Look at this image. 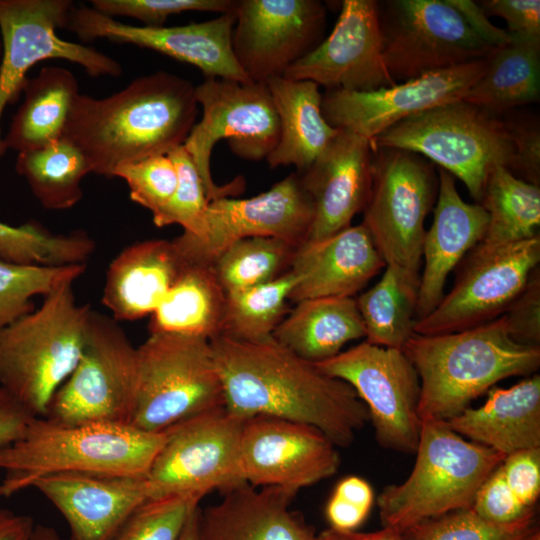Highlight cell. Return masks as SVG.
I'll return each mask as SVG.
<instances>
[{
	"label": "cell",
	"mask_w": 540,
	"mask_h": 540,
	"mask_svg": "<svg viewBox=\"0 0 540 540\" xmlns=\"http://www.w3.org/2000/svg\"><path fill=\"white\" fill-rule=\"evenodd\" d=\"M210 343L224 407L237 417L267 416L310 425L337 447L349 446L369 421L367 407L349 384L273 337L247 342L218 336Z\"/></svg>",
	"instance_id": "1"
},
{
	"label": "cell",
	"mask_w": 540,
	"mask_h": 540,
	"mask_svg": "<svg viewBox=\"0 0 540 540\" xmlns=\"http://www.w3.org/2000/svg\"><path fill=\"white\" fill-rule=\"evenodd\" d=\"M386 264L364 225L349 226L296 251L290 271L295 303L314 298L353 297Z\"/></svg>",
	"instance_id": "26"
},
{
	"label": "cell",
	"mask_w": 540,
	"mask_h": 540,
	"mask_svg": "<svg viewBox=\"0 0 540 540\" xmlns=\"http://www.w3.org/2000/svg\"><path fill=\"white\" fill-rule=\"evenodd\" d=\"M372 144L410 151L438 164L461 180L479 203L491 170L509 169L514 151L502 117L461 99L395 124Z\"/></svg>",
	"instance_id": "7"
},
{
	"label": "cell",
	"mask_w": 540,
	"mask_h": 540,
	"mask_svg": "<svg viewBox=\"0 0 540 540\" xmlns=\"http://www.w3.org/2000/svg\"><path fill=\"white\" fill-rule=\"evenodd\" d=\"M478 5L487 16H499L516 39L540 40L539 0H483Z\"/></svg>",
	"instance_id": "51"
},
{
	"label": "cell",
	"mask_w": 540,
	"mask_h": 540,
	"mask_svg": "<svg viewBox=\"0 0 540 540\" xmlns=\"http://www.w3.org/2000/svg\"><path fill=\"white\" fill-rule=\"evenodd\" d=\"M235 21V13H229L181 26H135L83 5L72 7L66 28L85 41L105 38L115 43L154 50L194 65L205 78L251 82L233 53Z\"/></svg>",
	"instance_id": "20"
},
{
	"label": "cell",
	"mask_w": 540,
	"mask_h": 540,
	"mask_svg": "<svg viewBox=\"0 0 540 540\" xmlns=\"http://www.w3.org/2000/svg\"><path fill=\"white\" fill-rule=\"evenodd\" d=\"M471 509L494 524H510L535 514V508L523 506L513 494L505 481L501 464L479 487Z\"/></svg>",
	"instance_id": "48"
},
{
	"label": "cell",
	"mask_w": 540,
	"mask_h": 540,
	"mask_svg": "<svg viewBox=\"0 0 540 540\" xmlns=\"http://www.w3.org/2000/svg\"><path fill=\"white\" fill-rule=\"evenodd\" d=\"M2 51H3V47H2V40H1V36H0V62H1V58H2Z\"/></svg>",
	"instance_id": "61"
},
{
	"label": "cell",
	"mask_w": 540,
	"mask_h": 540,
	"mask_svg": "<svg viewBox=\"0 0 540 540\" xmlns=\"http://www.w3.org/2000/svg\"><path fill=\"white\" fill-rule=\"evenodd\" d=\"M91 311L76 302L72 284H66L0 329V387L34 417L46 415L77 365Z\"/></svg>",
	"instance_id": "5"
},
{
	"label": "cell",
	"mask_w": 540,
	"mask_h": 540,
	"mask_svg": "<svg viewBox=\"0 0 540 540\" xmlns=\"http://www.w3.org/2000/svg\"><path fill=\"white\" fill-rule=\"evenodd\" d=\"M334 496L370 512L374 493L370 484L357 476H348L336 486Z\"/></svg>",
	"instance_id": "55"
},
{
	"label": "cell",
	"mask_w": 540,
	"mask_h": 540,
	"mask_svg": "<svg viewBox=\"0 0 540 540\" xmlns=\"http://www.w3.org/2000/svg\"><path fill=\"white\" fill-rule=\"evenodd\" d=\"M30 540H63L51 526L35 524Z\"/></svg>",
	"instance_id": "58"
},
{
	"label": "cell",
	"mask_w": 540,
	"mask_h": 540,
	"mask_svg": "<svg viewBox=\"0 0 540 540\" xmlns=\"http://www.w3.org/2000/svg\"><path fill=\"white\" fill-rule=\"evenodd\" d=\"M462 437L504 457L540 448V376L532 374L509 388L493 386L478 408L468 407L446 421Z\"/></svg>",
	"instance_id": "28"
},
{
	"label": "cell",
	"mask_w": 540,
	"mask_h": 540,
	"mask_svg": "<svg viewBox=\"0 0 540 540\" xmlns=\"http://www.w3.org/2000/svg\"><path fill=\"white\" fill-rule=\"evenodd\" d=\"M177 170V187L168 204L153 215L157 227L178 224L183 233L199 236L209 204L203 181L183 145L168 153Z\"/></svg>",
	"instance_id": "43"
},
{
	"label": "cell",
	"mask_w": 540,
	"mask_h": 540,
	"mask_svg": "<svg viewBox=\"0 0 540 540\" xmlns=\"http://www.w3.org/2000/svg\"><path fill=\"white\" fill-rule=\"evenodd\" d=\"M465 19L470 28L482 41L496 49L507 45L512 36L504 29L494 26L478 5L470 0H447Z\"/></svg>",
	"instance_id": "52"
},
{
	"label": "cell",
	"mask_w": 540,
	"mask_h": 540,
	"mask_svg": "<svg viewBox=\"0 0 540 540\" xmlns=\"http://www.w3.org/2000/svg\"><path fill=\"white\" fill-rule=\"evenodd\" d=\"M70 0H0V123L8 104L22 92L28 71L38 62L63 59L80 65L92 77H118L120 63L82 44L61 39L57 29L66 27ZM7 151L0 129V158Z\"/></svg>",
	"instance_id": "17"
},
{
	"label": "cell",
	"mask_w": 540,
	"mask_h": 540,
	"mask_svg": "<svg viewBox=\"0 0 540 540\" xmlns=\"http://www.w3.org/2000/svg\"><path fill=\"white\" fill-rule=\"evenodd\" d=\"M365 335L353 297H324L295 303L272 337L297 356L316 364L336 356L346 343Z\"/></svg>",
	"instance_id": "31"
},
{
	"label": "cell",
	"mask_w": 540,
	"mask_h": 540,
	"mask_svg": "<svg viewBox=\"0 0 540 540\" xmlns=\"http://www.w3.org/2000/svg\"><path fill=\"white\" fill-rule=\"evenodd\" d=\"M200 508L197 507L190 515L180 540H198V517Z\"/></svg>",
	"instance_id": "59"
},
{
	"label": "cell",
	"mask_w": 540,
	"mask_h": 540,
	"mask_svg": "<svg viewBox=\"0 0 540 540\" xmlns=\"http://www.w3.org/2000/svg\"><path fill=\"white\" fill-rule=\"evenodd\" d=\"M337 446L318 429L281 418L257 416L244 425L240 463L254 487L299 491L333 476L340 465Z\"/></svg>",
	"instance_id": "21"
},
{
	"label": "cell",
	"mask_w": 540,
	"mask_h": 540,
	"mask_svg": "<svg viewBox=\"0 0 540 540\" xmlns=\"http://www.w3.org/2000/svg\"><path fill=\"white\" fill-rule=\"evenodd\" d=\"M326 9L318 0H238L234 56L251 82L282 76L323 40Z\"/></svg>",
	"instance_id": "18"
},
{
	"label": "cell",
	"mask_w": 540,
	"mask_h": 540,
	"mask_svg": "<svg viewBox=\"0 0 540 540\" xmlns=\"http://www.w3.org/2000/svg\"><path fill=\"white\" fill-rule=\"evenodd\" d=\"M15 168L40 204L50 210L75 206L83 197L82 179L92 173L81 150L64 136L42 147L19 152Z\"/></svg>",
	"instance_id": "37"
},
{
	"label": "cell",
	"mask_w": 540,
	"mask_h": 540,
	"mask_svg": "<svg viewBox=\"0 0 540 540\" xmlns=\"http://www.w3.org/2000/svg\"><path fill=\"white\" fill-rule=\"evenodd\" d=\"M410 475L377 498L383 526L404 531L424 520L472 507L487 477L505 458L464 439L445 421L423 420Z\"/></svg>",
	"instance_id": "6"
},
{
	"label": "cell",
	"mask_w": 540,
	"mask_h": 540,
	"mask_svg": "<svg viewBox=\"0 0 540 540\" xmlns=\"http://www.w3.org/2000/svg\"><path fill=\"white\" fill-rule=\"evenodd\" d=\"M95 251L84 231L52 233L36 221L11 226L0 221V259L39 266L85 264Z\"/></svg>",
	"instance_id": "39"
},
{
	"label": "cell",
	"mask_w": 540,
	"mask_h": 540,
	"mask_svg": "<svg viewBox=\"0 0 540 540\" xmlns=\"http://www.w3.org/2000/svg\"><path fill=\"white\" fill-rule=\"evenodd\" d=\"M432 162L395 148H373L372 184L362 224L386 265L420 277L425 219L438 194Z\"/></svg>",
	"instance_id": "10"
},
{
	"label": "cell",
	"mask_w": 540,
	"mask_h": 540,
	"mask_svg": "<svg viewBox=\"0 0 540 540\" xmlns=\"http://www.w3.org/2000/svg\"><path fill=\"white\" fill-rule=\"evenodd\" d=\"M202 118L195 123L183 146L203 181L209 201L233 197L244 189V180L218 185L210 159L216 143L227 139L231 151L246 160H262L275 149L279 136L278 114L266 83L205 78L195 86Z\"/></svg>",
	"instance_id": "9"
},
{
	"label": "cell",
	"mask_w": 540,
	"mask_h": 540,
	"mask_svg": "<svg viewBox=\"0 0 540 540\" xmlns=\"http://www.w3.org/2000/svg\"><path fill=\"white\" fill-rule=\"evenodd\" d=\"M85 269V264L39 266L0 259V329L33 311L35 296L73 284Z\"/></svg>",
	"instance_id": "41"
},
{
	"label": "cell",
	"mask_w": 540,
	"mask_h": 540,
	"mask_svg": "<svg viewBox=\"0 0 540 540\" xmlns=\"http://www.w3.org/2000/svg\"><path fill=\"white\" fill-rule=\"evenodd\" d=\"M246 419L220 407L165 430V440L146 477L149 500L185 496L201 500L246 484L240 442Z\"/></svg>",
	"instance_id": "12"
},
{
	"label": "cell",
	"mask_w": 540,
	"mask_h": 540,
	"mask_svg": "<svg viewBox=\"0 0 540 540\" xmlns=\"http://www.w3.org/2000/svg\"><path fill=\"white\" fill-rule=\"evenodd\" d=\"M369 512L334 495L326 506V517L330 528L339 531H354L367 518Z\"/></svg>",
	"instance_id": "54"
},
{
	"label": "cell",
	"mask_w": 540,
	"mask_h": 540,
	"mask_svg": "<svg viewBox=\"0 0 540 540\" xmlns=\"http://www.w3.org/2000/svg\"><path fill=\"white\" fill-rule=\"evenodd\" d=\"M37 489L63 515L70 540H113L149 500L144 477L65 472L42 477Z\"/></svg>",
	"instance_id": "24"
},
{
	"label": "cell",
	"mask_w": 540,
	"mask_h": 540,
	"mask_svg": "<svg viewBox=\"0 0 540 540\" xmlns=\"http://www.w3.org/2000/svg\"><path fill=\"white\" fill-rule=\"evenodd\" d=\"M34 416L0 387V446L19 439Z\"/></svg>",
	"instance_id": "53"
},
{
	"label": "cell",
	"mask_w": 540,
	"mask_h": 540,
	"mask_svg": "<svg viewBox=\"0 0 540 540\" xmlns=\"http://www.w3.org/2000/svg\"><path fill=\"white\" fill-rule=\"evenodd\" d=\"M316 366L353 388L382 448L415 453L422 425L420 379L403 350L364 341Z\"/></svg>",
	"instance_id": "14"
},
{
	"label": "cell",
	"mask_w": 540,
	"mask_h": 540,
	"mask_svg": "<svg viewBox=\"0 0 540 540\" xmlns=\"http://www.w3.org/2000/svg\"><path fill=\"white\" fill-rule=\"evenodd\" d=\"M297 491L248 483L199 510L198 540H315L314 529L291 509Z\"/></svg>",
	"instance_id": "27"
},
{
	"label": "cell",
	"mask_w": 540,
	"mask_h": 540,
	"mask_svg": "<svg viewBox=\"0 0 540 540\" xmlns=\"http://www.w3.org/2000/svg\"><path fill=\"white\" fill-rule=\"evenodd\" d=\"M488 224L479 248L491 249L538 235L540 187L526 182L503 166L491 170L479 203Z\"/></svg>",
	"instance_id": "36"
},
{
	"label": "cell",
	"mask_w": 540,
	"mask_h": 540,
	"mask_svg": "<svg viewBox=\"0 0 540 540\" xmlns=\"http://www.w3.org/2000/svg\"><path fill=\"white\" fill-rule=\"evenodd\" d=\"M22 92L23 102L3 138L6 148L18 153L63 137L72 105L80 93L75 75L59 66L43 67L35 77L27 78Z\"/></svg>",
	"instance_id": "33"
},
{
	"label": "cell",
	"mask_w": 540,
	"mask_h": 540,
	"mask_svg": "<svg viewBox=\"0 0 540 540\" xmlns=\"http://www.w3.org/2000/svg\"><path fill=\"white\" fill-rule=\"evenodd\" d=\"M540 94V40L512 37L487 58L483 76L461 100L501 117L536 102Z\"/></svg>",
	"instance_id": "34"
},
{
	"label": "cell",
	"mask_w": 540,
	"mask_h": 540,
	"mask_svg": "<svg viewBox=\"0 0 540 540\" xmlns=\"http://www.w3.org/2000/svg\"><path fill=\"white\" fill-rule=\"evenodd\" d=\"M315 540H403L402 531L395 527L383 526L381 530L369 533L339 531L328 528L316 535Z\"/></svg>",
	"instance_id": "57"
},
{
	"label": "cell",
	"mask_w": 540,
	"mask_h": 540,
	"mask_svg": "<svg viewBox=\"0 0 540 540\" xmlns=\"http://www.w3.org/2000/svg\"><path fill=\"white\" fill-rule=\"evenodd\" d=\"M114 177L126 181L131 200L150 210L152 216L168 204L178 181L175 164L168 154L123 165Z\"/></svg>",
	"instance_id": "45"
},
{
	"label": "cell",
	"mask_w": 540,
	"mask_h": 540,
	"mask_svg": "<svg viewBox=\"0 0 540 540\" xmlns=\"http://www.w3.org/2000/svg\"><path fill=\"white\" fill-rule=\"evenodd\" d=\"M223 406V385L210 340L156 332L149 333L137 347L130 425L161 433L181 421Z\"/></svg>",
	"instance_id": "8"
},
{
	"label": "cell",
	"mask_w": 540,
	"mask_h": 540,
	"mask_svg": "<svg viewBox=\"0 0 540 540\" xmlns=\"http://www.w3.org/2000/svg\"><path fill=\"white\" fill-rule=\"evenodd\" d=\"M372 155L371 140L339 129L311 166L297 173L314 209L306 242L348 228L354 216L363 211L372 184Z\"/></svg>",
	"instance_id": "23"
},
{
	"label": "cell",
	"mask_w": 540,
	"mask_h": 540,
	"mask_svg": "<svg viewBox=\"0 0 540 540\" xmlns=\"http://www.w3.org/2000/svg\"><path fill=\"white\" fill-rule=\"evenodd\" d=\"M486 68L481 59L372 91L326 90L322 114L332 127L373 141L411 116L460 100Z\"/></svg>",
	"instance_id": "19"
},
{
	"label": "cell",
	"mask_w": 540,
	"mask_h": 540,
	"mask_svg": "<svg viewBox=\"0 0 540 540\" xmlns=\"http://www.w3.org/2000/svg\"><path fill=\"white\" fill-rule=\"evenodd\" d=\"M402 350L420 379L421 421L446 422L499 381L540 366V347L515 341L504 315L458 332L415 333Z\"/></svg>",
	"instance_id": "3"
},
{
	"label": "cell",
	"mask_w": 540,
	"mask_h": 540,
	"mask_svg": "<svg viewBox=\"0 0 540 540\" xmlns=\"http://www.w3.org/2000/svg\"><path fill=\"white\" fill-rule=\"evenodd\" d=\"M540 236L491 249L475 246L461 261L453 287L417 320L420 335L458 332L503 315L539 267Z\"/></svg>",
	"instance_id": "16"
},
{
	"label": "cell",
	"mask_w": 540,
	"mask_h": 540,
	"mask_svg": "<svg viewBox=\"0 0 540 540\" xmlns=\"http://www.w3.org/2000/svg\"><path fill=\"white\" fill-rule=\"evenodd\" d=\"M137 347L112 317L92 310L77 365L51 399L44 417L63 424H129Z\"/></svg>",
	"instance_id": "11"
},
{
	"label": "cell",
	"mask_w": 540,
	"mask_h": 540,
	"mask_svg": "<svg viewBox=\"0 0 540 540\" xmlns=\"http://www.w3.org/2000/svg\"><path fill=\"white\" fill-rule=\"evenodd\" d=\"M199 502L185 496L150 499L130 516L113 540H180Z\"/></svg>",
	"instance_id": "44"
},
{
	"label": "cell",
	"mask_w": 540,
	"mask_h": 540,
	"mask_svg": "<svg viewBox=\"0 0 540 540\" xmlns=\"http://www.w3.org/2000/svg\"><path fill=\"white\" fill-rule=\"evenodd\" d=\"M295 283V276L289 270L272 281L226 293L219 336L247 342L271 338L288 313L287 303Z\"/></svg>",
	"instance_id": "38"
},
{
	"label": "cell",
	"mask_w": 540,
	"mask_h": 540,
	"mask_svg": "<svg viewBox=\"0 0 540 540\" xmlns=\"http://www.w3.org/2000/svg\"><path fill=\"white\" fill-rule=\"evenodd\" d=\"M420 277L386 265L379 281L358 296V310L365 326L366 342L403 349L415 334Z\"/></svg>",
	"instance_id": "35"
},
{
	"label": "cell",
	"mask_w": 540,
	"mask_h": 540,
	"mask_svg": "<svg viewBox=\"0 0 540 540\" xmlns=\"http://www.w3.org/2000/svg\"><path fill=\"white\" fill-rule=\"evenodd\" d=\"M300 246L275 237L241 239L211 264L226 293L272 281L290 270Z\"/></svg>",
	"instance_id": "40"
},
{
	"label": "cell",
	"mask_w": 540,
	"mask_h": 540,
	"mask_svg": "<svg viewBox=\"0 0 540 540\" xmlns=\"http://www.w3.org/2000/svg\"><path fill=\"white\" fill-rule=\"evenodd\" d=\"M92 8L115 18L130 17L147 27H162L167 18L189 11L235 13L237 0H92Z\"/></svg>",
	"instance_id": "46"
},
{
	"label": "cell",
	"mask_w": 540,
	"mask_h": 540,
	"mask_svg": "<svg viewBox=\"0 0 540 540\" xmlns=\"http://www.w3.org/2000/svg\"><path fill=\"white\" fill-rule=\"evenodd\" d=\"M509 335L517 342L540 347V270L531 274L525 288L503 314Z\"/></svg>",
	"instance_id": "49"
},
{
	"label": "cell",
	"mask_w": 540,
	"mask_h": 540,
	"mask_svg": "<svg viewBox=\"0 0 540 540\" xmlns=\"http://www.w3.org/2000/svg\"><path fill=\"white\" fill-rule=\"evenodd\" d=\"M34 525L31 517L0 508V540H30Z\"/></svg>",
	"instance_id": "56"
},
{
	"label": "cell",
	"mask_w": 540,
	"mask_h": 540,
	"mask_svg": "<svg viewBox=\"0 0 540 540\" xmlns=\"http://www.w3.org/2000/svg\"><path fill=\"white\" fill-rule=\"evenodd\" d=\"M226 292L212 265L184 263L169 291L150 315L149 333L212 340L222 332Z\"/></svg>",
	"instance_id": "32"
},
{
	"label": "cell",
	"mask_w": 540,
	"mask_h": 540,
	"mask_svg": "<svg viewBox=\"0 0 540 540\" xmlns=\"http://www.w3.org/2000/svg\"><path fill=\"white\" fill-rule=\"evenodd\" d=\"M378 15L383 61L395 82L487 59L494 51L447 0L382 1Z\"/></svg>",
	"instance_id": "13"
},
{
	"label": "cell",
	"mask_w": 540,
	"mask_h": 540,
	"mask_svg": "<svg viewBox=\"0 0 540 540\" xmlns=\"http://www.w3.org/2000/svg\"><path fill=\"white\" fill-rule=\"evenodd\" d=\"M313 217L312 201L295 172L256 196L210 201L201 234L182 233L172 243L182 262L211 265L231 244L245 238L275 237L301 246Z\"/></svg>",
	"instance_id": "15"
},
{
	"label": "cell",
	"mask_w": 540,
	"mask_h": 540,
	"mask_svg": "<svg viewBox=\"0 0 540 540\" xmlns=\"http://www.w3.org/2000/svg\"><path fill=\"white\" fill-rule=\"evenodd\" d=\"M282 76L326 90L363 92L396 84L382 57L378 1L344 0L328 37Z\"/></svg>",
	"instance_id": "22"
},
{
	"label": "cell",
	"mask_w": 540,
	"mask_h": 540,
	"mask_svg": "<svg viewBox=\"0 0 540 540\" xmlns=\"http://www.w3.org/2000/svg\"><path fill=\"white\" fill-rule=\"evenodd\" d=\"M164 440L165 432L129 424H63L34 417L19 439L0 446V496L11 497L42 477L65 472L146 478Z\"/></svg>",
	"instance_id": "4"
},
{
	"label": "cell",
	"mask_w": 540,
	"mask_h": 540,
	"mask_svg": "<svg viewBox=\"0 0 540 540\" xmlns=\"http://www.w3.org/2000/svg\"><path fill=\"white\" fill-rule=\"evenodd\" d=\"M266 84L280 124L279 140L267 163L270 168L294 166L300 174L323 153L339 129L325 120L316 83L277 76Z\"/></svg>",
	"instance_id": "30"
},
{
	"label": "cell",
	"mask_w": 540,
	"mask_h": 540,
	"mask_svg": "<svg viewBox=\"0 0 540 540\" xmlns=\"http://www.w3.org/2000/svg\"><path fill=\"white\" fill-rule=\"evenodd\" d=\"M501 469L507 485L521 504L535 508L540 494V448L505 456Z\"/></svg>",
	"instance_id": "50"
},
{
	"label": "cell",
	"mask_w": 540,
	"mask_h": 540,
	"mask_svg": "<svg viewBox=\"0 0 540 540\" xmlns=\"http://www.w3.org/2000/svg\"><path fill=\"white\" fill-rule=\"evenodd\" d=\"M513 143V158L509 171L518 178L539 186L540 129L538 118L531 115L501 116Z\"/></svg>",
	"instance_id": "47"
},
{
	"label": "cell",
	"mask_w": 540,
	"mask_h": 540,
	"mask_svg": "<svg viewBox=\"0 0 540 540\" xmlns=\"http://www.w3.org/2000/svg\"><path fill=\"white\" fill-rule=\"evenodd\" d=\"M198 105L189 80L157 71L104 98L79 93L63 136L81 150L92 173L114 177L123 165L183 145Z\"/></svg>",
	"instance_id": "2"
},
{
	"label": "cell",
	"mask_w": 540,
	"mask_h": 540,
	"mask_svg": "<svg viewBox=\"0 0 540 540\" xmlns=\"http://www.w3.org/2000/svg\"><path fill=\"white\" fill-rule=\"evenodd\" d=\"M487 224L485 209L479 203L465 202L456 188L455 177L440 169L433 222L425 232L422 246L424 269L418 288L417 320L438 305L448 275L482 240Z\"/></svg>",
	"instance_id": "25"
},
{
	"label": "cell",
	"mask_w": 540,
	"mask_h": 540,
	"mask_svg": "<svg viewBox=\"0 0 540 540\" xmlns=\"http://www.w3.org/2000/svg\"><path fill=\"white\" fill-rule=\"evenodd\" d=\"M535 527V514L494 524L471 508L424 520L402 531L403 540H521Z\"/></svg>",
	"instance_id": "42"
},
{
	"label": "cell",
	"mask_w": 540,
	"mask_h": 540,
	"mask_svg": "<svg viewBox=\"0 0 540 540\" xmlns=\"http://www.w3.org/2000/svg\"><path fill=\"white\" fill-rule=\"evenodd\" d=\"M521 540H540V531L538 527H534L527 535Z\"/></svg>",
	"instance_id": "60"
},
{
	"label": "cell",
	"mask_w": 540,
	"mask_h": 540,
	"mask_svg": "<svg viewBox=\"0 0 540 540\" xmlns=\"http://www.w3.org/2000/svg\"><path fill=\"white\" fill-rule=\"evenodd\" d=\"M182 265L172 241L150 239L133 243L111 261L102 303L117 322L151 315Z\"/></svg>",
	"instance_id": "29"
}]
</instances>
